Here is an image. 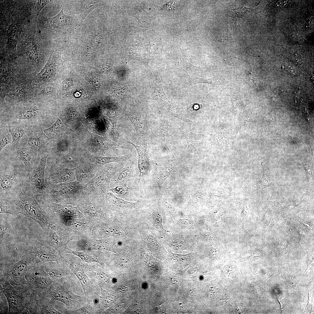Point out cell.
Segmentation results:
<instances>
[{"label":"cell","mask_w":314,"mask_h":314,"mask_svg":"<svg viewBox=\"0 0 314 314\" xmlns=\"http://www.w3.org/2000/svg\"><path fill=\"white\" fill-rule=\"evenodd\" d=\"M0 290L8 304V314H37L38 295L29 288L0 280Z\"/></svg>","instance_id":"6da1fadb"},{"label":"cell","mask_w":314,"mask_h":314,"mask_svg":"<svg viewBox=\"0 0 314 314\" xmlns=\"http://www.w3.org/2000/svg\"><path fill=\"white\" fill-rule=\"evenodd\" d=\"M10 201L20 209V213L35 221L44 231H49L51 221L36 199L28 181Z\"/></svg>","instance_id":"7a4b0ae2"},{"label":"cell","mask_w":314,"mask_h":314,"mask_svg":"<svg viewBox=\"0 0 314 314\" xmlns=\"http://www.w3.org/2000/svg\"><path fill=\"white\" fill-rule=\"evenodd\" d=\"M0 200L10 201L27 181L28 173L25 167L0 166Z\"/></svg>","instance_id":"3957f363"},{"label":"cell","mask_w":314,"mask_h":314,"mask_svg":"<svg viewBox=\"0 0 314 314\" xmlns=\"http://www.w3.org/2000/svg\"><path fill=\"white\" fill-rule=\"evenodd\" d=\"M38 259L34 254L27 252L16 261L1 263L0 280L13 286L27 287L26 275L31 265L41 261Z\"/></svg>","instance_id":"277c9868"},{"label":"cell","mask_w":314,"mask_h":314,"mask_svg":"<svg viewBox=\"0 0 314 314\" xmlns=\"http://www.w3.org/2000/svg\"><path fill=\"white\" fill-rule=\"evenodd\" d=\"M47 292L41 297H46L64 304L71 311L79 308L87 302L85 297L73 293L65 284L56 280Z\"/></svg>","instance_id":"5b68a950"},{"label":"cell","mask_w":314,"mask_h":314,"mask_svg":"<svg viewBox=\"0 0 314 314\" xmlns=\"http://www.w3.org/2000/svg\"><path fill=\"white\" fill-rule=\"evenodd\" d=\"M42 263L38 262L31 265L25 277L27 287L40 297L47 292L54 281L46 274Z\"/></svg>","instance_id":"8992f818"},{"label":"cell","mask_w":314,"mask_h":314,"mask_svg":"<svg viewBox=\"0 0 314 314\" xmlns=\"http://www.w3.org/2000/svg\"><path fill=\"white\" fill-rule=\"evenodd\" d=\"M47 156L40 158L38 165L28 173V183L37 201L40 204L43 201L47 186L45 183V170Z\"/></svg>","instance_id":"52a82bcc"},{"label":"cell","mask_w":314,"mask_h":314,"mask_svg":"<svg viewBox=\"0 0 314 314\" xmlns=\"http://www.w3.org/2000/svg\"><path fill=\"white\" fill-rule=\"evenodd\" d=\"M28 252L34 254L43 263L65 261L60 252L50 245L33 240L28 244Z\"/></svg>","instance_id":"ba28073f"},{"label":"cell","mask_w":314,"mask_h":314,"mask_svg":"<svg viewBox=\"0 0 314 314\" xmlns=\"http://www.w3.org/2000/svg\"><path fill=\"white\" fill-rule=\"evenodd\" d=\"M196 238L194 232L181 231L174 233L169 231L163 237V242L170 247L182 250L187 249L189 247H194L196 243Z\"/></svg>","instance_id":"9c48e42d"},{"label":"cell","mask_w":314,"mask_h":314,"mask_svg":"<svg viewBox=\"0 0 314 314\" xmlns=\"http://www.w3.org/2000/svg\"><path fill=\"white\" fill-rule=\"evenodd\" d=\"M63 8L57 15L47 19V26L50 31L65 35L73 31L77 24L73 17L63 13Z\"/></svg>","instance_id":"30bf717a"},{"label":"cell","mask_w":314,"mask_h":314,"mask_svg":"<svg viewBox=\"0 0 314 314\" xmlns=\"http://www.w3.org/2000/svg\"><path fill=\"white\" fill-rule=\"evenodd\" d=\"M85 262L76 265L70 268L73 274L78 278L85 295L88 298L96 293L99 290L85 272Z\"/></svg>","instance_id":"8fae6325"},{"label":"cell","mask_w":314,"mask_h":314,"mask_svg":"<svg viewBox=\"0 0 314 314\" xmlns=\"http://www.w3.org/2000/svg\"><path fill=\"white\" fill-rule=\"evenodd\" d=\"M17 157L23 163L28 173L32 171L38 165V159L36 149H30L16 144Z\"/></svg>","instance_id":"7c38bea8"},{"label":"cell","mask_w":314,"mask_h":314,"mask_svg":"<svg viewBox=\"0 0 314 314\" xmlns=\"http://www.w3.org/2000/svg\"><path fill=\"white\" fill-rule=\"evenodd\" d=\"M145 212L152 226L163 238L169 231L164 227L163 215L160 206L158 204H154L147 208Z\"/></svg>","instance_id":"4fadbf2b"},{"label":"cell","mask_w":314,"mask_h":314,"mask_svg":"<svg viewBox=\"0 0 314 314\" xmlns=\"http://www.w3.org/2000/svg\"><path fill=\"white\" fill-rule=\"evenodd\" d=\"M65 261L43 263V268L47 275L55 279L73 274L66 263H63Z\"/></svg>","instance_id":"5bb4252c"},{"label":"cell","mask_w":314,"mask_h":314,"mask_svg":"<svg viewBox=\"0 0 314 314\" xmlns=\"http://www.w3.org/2000/svg\"><path fill=\"white\" fill-rule=\"evenodd\" d=\"M128 142L136 149L138 156V168L139 177L138 184L142 181L148 174L150 169V162L146 148L144 146L135 144L129 140Z\"/></svg>","instance_id":"9a60e30c"},{"label":"cell","mask_w":314,"mask_h":314,"mask_svg":"<svg viewBox=\"0 0 314 314\" xmlns=\"http://www.w3.org/2000/svg\"><path fill=\"white\" fill-rule=\"evenodd\" d=\"M108 200L116 211L121 213H128L138 209L141 206L140 201L130 202L116 196L113 193H107Z\"/></svg>","instance_id":"2e32d148"},{"label":"cell","mask_w":314,"mask_h":314,"mask_svg":"<svg viewBox=\"0 0 314 314\" xmlns=\"http://www.w3.org/2000/svg\"><path fill=\"white\" fill-rule=\"evenodd\" d=\"M99 5L98 1H71L70 9L72 13L78 15L83 22L90 12Z\"/></svg>","instance_id":"e0dca14e"},{"label":"cell","mask_w":314,"mask_h":314,"mask_svg":"<svg viewBox=\"0 0 314 314\" xmlns=\"http://www.w3.org/2000/svg\"><path fill=\"white\" fill-rule=\"evenodd\" d=\"M60 54L57 52L51 54L46 64L38 74L36 78L38 79L45 81L51 78L55 74L57 66L62 64Z\"/></svg>","instance_id":"ac0fdd59"},{"label":"cell","mask_w":314,"mask_h":314,"mask_svg":"<svg viewBox=\"0 0 314 314\" xmlns=\"http://www.w3.org/2000/svg\"><path fill=\"white\" fill-rule=\"evenodd\" d=\"M169 226L173 232L175 231L179 233L181 231H188L195 232L197 224L193 215L186 214L177 219Z\"/></svg>","instance_id":"d6986e66"},{"label":"cell","mask_w":314,"mask_h":314,"mask_svg":"<svg viewBox=\"0 0 314 314\" xmlns=\"http://www.w3.org/2000/svg\"><path fill=\"white\" fill-rule=\"evenodd\" d=\"M49 232L50 245L60 252H63L69 241L66 242L61 230L52 225Z\"/></svg>","instance_id":"ffe728a7"},{"label":"cell","mask_w":314,"mask_h":314,"mask_svg":"<svg viewBox=\"0 0 314 314\" xmlns=\"http://www.w3.org/2000/svg\"><path fill=\"white\" fill-rule=\"evenodd\" d=\"M115 243V240L111 238L90 240L86 243L85 249L86 250L108 251L114 252L113 247Z\"/></svg>","instance_id":"44dd1931"},{"label":"cell","mask_w":314,"mask_h":314,"mask_svg":"<svg viewBox=\"0 0 314 314\" xmlns=\"http://www.w3.org/2000/svg\"><path fill=\"white\" fill-rule=\"evenodd\" d=\"M92 142L96 147L99 149L104 151L113 149H130L129 147L119 145L110 139L91 133Z\"/></svg>","instance_id":"7402d4cb"},{"label":"cell","mask_w":314,"mask_h":314,"mask_svg":"<svg viewBox=\"0 0 314 314\" xmlns=\"http://www.w3.org/2000/svg\"><path fill=\"white\" fill-rule=\"evenodd\" d=\"M55 300L38 295L37 306V314H62L55 306Z\"/></svg>","instance_id":"603a6c76"},{"label":"cell","mask_w":314,"mask_h":314,"mask_svg":"<svg viewBox=\"0 0 314 314\" xmlns=\"http://www.w3.org/2000/svg\"><path fill=\"white\" fill-rule=\"evenodd\" d=\"M66 129L65 124L59 118L51 126L43 129L42 131L46 136L49 139L61 140Z\"/></svg>","instance_id":"cb8c5ba5"},{"label":"cell","mask_w":314,"mask_h":314,"mask_svg":"<svg viewBox=\"0 0 314 314\" xmlns=\"http://www.w3.org/2000/svg\"><path fill=\"white\" fill-rule=\"evenodd\" d=\"M63 252L67 254H72L78 257L83 261L88 263L94 262L97 263L101 265L103 263L94 251L91 250H84L83 251H78L72 250L67 246Z\"/></svg>","instance_id":"d4e9b609"},{"label":"cell","mask_w":314,"mask_h":314,"mask_svg":"<svg viewBox=\"0 0 314 314\" xmlns=\"http://www.w3.org/2000/svg\"><path fill=\"white\" fill-rule=\"evenodd\" d=\"M136 174L133 165L128 162L117 174V181L119 184H125L126 181L135 177Z\"/></svg>","instance_id":"484cf974"},{"label":"cell","mask_w":314,"mask_h":314,"mask_svg":"<svg viewBox=\"0 0 314 314\" xmlns=\"http://www.w3.org/2000/svg\"><path fill=\"white\" fill-rule=\"evenodd\" d=\"M162 199L163 200V204L166 211L167 215L165 217V220H167L169 226L178 219L183 217L186 215L183 212L169 204L163 198Z\"/></svg>","instance_id":"4316f807"},{"label":"cell","mask_w":314,"mask_h":314,"mask_svg":"<svg viewBox=\"0 0 314 314\" xmlns=\"http://www.w3.org/2000/svg\"><path fill=\"white\" fill-rule=\"evenodd\" d=\"M132 155L128 154L121 156L115 157H104L92 156V160L100 165H104L112 163H122L126 161L131 158Z\"/></svg>","instance_id":"83f0119b"},{"label":"cell","mask_w":314,"mask_h":314,"mask_svg":"<svg viewBox=\"0 0 314 314\" xmlns=\"http://www.w3.org/2000/svg\"><path fill=\"white\" fill-rule=\"evenodd\" d=\"M144 241L147 246L154 251H159L163 247L162 242L149 229L143 233Z\"/></svg>","instance_id":"f1b7e54d"},{"label":"cell","mask_w":314,"mask_h":314,"mask_svg":"<svg viewBox=\"0 0 314 314\" xmlns=\"http://www.w3.org/2000/svg\"><path fill=\"white\" fill-rule=\"evenodd\" d=\"M151 97V99L157 101L159 103L167 105L170 106H172V103L168 100L164 92L160 81L158 79L156 80V86Z\"/></svg>","instance_id":"f546056e"},{"label":"cell","mask_w":314,"mask_h":314,"mask_svg":"<svg viewBox=\"0 0 314 314\" xmlns=\"http://www.w3.org/2000/svg\"><path fill=\"white\" fill-rule=\"evenodd\" d=\"M43 137L42 133L33 135L28 138V144L31 148L36 150L43 148L46 143Z\"/></svg>","instance_id":"4dcf8cb0"},{"label":"cell","mask_w":314,"mask_h":314,"mask_svg":"<svg viewBox=\"0 0 314 314\" xmlns=\"http://www.w3.org/2000/svg\"><path fill=\"white\" fill-rule=\"evenodd\" d=\"M126 115L137 132L141 134L144 133V123L141 117L138 114L134 113H127Z\"/></svg>","instance_id":"1f68e13d"},{"label":"cell","mask_w":314,"mask_h":314,"mask_svg":"<svg viewBox=\"0 0 314 314\" xmlns=\"http://www.w3.org/2000/svg\"><path fill=\"white\" fill-rule=\"evenodd\" d=\"M98 231L106 236H119L124 233L122 229L111 225H102L98 229Z\"/></svg>","instance_id":"d6a6232c"},{"label":"cell","mask_w":314,"mask_h":314,"mask_svg":"<svg viewBox=\"0 0 314 314\" xmlns=\"http://www.w3.org/2000/svg\"><path fill=\"white\" fill-rule=\"evenodd\" d=\"M39 113V110L33 106L23 107L20 114V117L25 120H29L35 118Z\"/></svg>","instance_id":"836d02e7"},{"label":"cell","mask_w":314,"mask_h":314,"mask_svg":"<svg viewBox=\"0 0 314 314\" xmlns=\"http://www.w3.org/2000/svg\"><path fill=\"white\" fill-rule=\"evenodd\" d=\"M10 132L13 142L17 144H18L20 139L26 133V130L24 126H19L12 128Z\"/></svg>","instance_id":"e575fe53"},{"label":"cell","mask_w":314,"mask_h":314,"mask_svg":"<svg viewBox=\"0 0 314 314\" xmlns=\"http://www.w3.org/2000/svg\"><path fill=\"white\" fill-rule=\"evenodd\" d=\"M26 49L31 60L33 62H36L38 60V54L35 44L32 39L27 42Z\"/></svg>","instance_id":"d590c367"},{"label":"cell","mask_w":314,"mask_h":314,"mask_svg":"<svg viewBox=\"0 0 314 314\" xmlns=\"http://www.w3.org/2000/svg\"><path fill=\"white\" fill-rule=\"evenodd\" d=\"M113 193L122 197H126L131 194L129 188L125 184H119L118 185L113 188H109Z\"/></svg>","instance_id":"8d00e7d4"},{"label":"cell","mask_w":314,"mask_h":314,"mask_svg":"<svg viewBox=\"0 0 314 314\" xmlns=\"http://www.w3.org/2000/svg\"><path fill=\"white\" fill-rule=\"evenodd\" d=\"M180 63L181 68L184 71L192 73L197 71L200 69L199 67L194 66L188 62L181 56L180 57Z\"/></svg>","instance_id":"74e56055"},{"label":"cell","mask_w":314,"mask_h":314,"mask_svg":"<svg viewBox=\"0 0 314 314\" xmlns=\"http://www.w3.org/2000/svg\"><path fill=\"white\" fill-rule=\"evenodd\" d=\"M28 89L26 86H21L13 89L10 93L13 97L16 98L24 97L27 94Z\"/></svg>","instance_id":"f35d334b"},{"label":"cell","mask_w":314,"mask_h":314,"mask_svg":"<svg viewBox=\"0 0 314 314\" xmlns=\"http://www.w3.org/2000/svg\"><path fill=\"white\" fill-rule=\"evenodd\" d=\"M17 207L14 205H5L0 202V213H6L12 215L18 214L20 213V210Z\"/></svg>","instance_id":"ab89813d"},{"label":"cell","mask_w":314,"mask_h":314,"mask_svg":"<svg viewBox=\"0 0 314 314\" xmlns=\"http://www.w3.org/2000/svg\"><path fill=\"white\" fill-rule=\"evenodd\" d=\"M11 138L7 131H1L0 140V151L10 143Z\"/></svg>","instance_id":"60d3db41"},{"label":"cell","mask_w":314,"mask_h":314,"mask_svg":"<svg viewBox=\"0 0 314 314\" xmlns=\"http://www.w3.org/2000/svg\"><path fill=\"white\" fill-rule=\"evenodd\" d=\"M216 82V80L215 79L198 77L192 78L189 81L190 83L192 85L198 83H208L214 86L217 85Z\"/></svg>","instance_id":"b9f144b4"},{"label":"cell","mask_w":314,"mask_h":314,"mask_svg":"<svg viewBox=\"0 0 314 314\" xmlns=\"http://www.w3.org/2000/svg\"><path fill=\"white\" fill-rule=\"evenodd\" d=\"M9 32V41L10 44L15 45L18 36V30L16 27L12 26L10 27Z\"/></svg>","instance_id":"7bdbcfd3"},{"label":"cell","mask_w":314,"mask_h":314,"mask_svg":"<svg viewBox=\"0 0 314 314\" xmlns=\"http://www.w3.org/2000/svg\"><path fill=\"white\" fill-rule=\"evenodd\" d=\"M129 88L126 85H120L116 87L115 89V94L116 95H120L124 94L127 92Z\"/></svg>","instance_id":"ee69618b"},{"label":"cell","mask_w":314,"mask_h":314,"mask_svg":"<svg viewBox=\"0 0 314 314\" xmlns=\"http://www.w3.org/2000/svg\"><path fill=\"white\" fill-rule=\"evenodd\" d=\"M87 76V78L89 80H90V82L93 85L97 88H99L100 87V83L98 78L90 74L88 75Z\"/></svg>","instance_id":"f6af8a7d"},{"label":"cell","mask_w":314,"mask_h":314,"mask_svg":"<svg viewBox=\"0 0 314 314\" xmlns=\"http://www.w3.org/2000/svg\"><path fill=\"white\" fill-rule=\"evenodd\" d=\"M8 226L5 224L1 222L0 226V238L1 240L6 234L8 229Z\"/></svg>","instance_id":"bcb514c9"},{"label":"cell","mask_w":314,"mask_h":314,"mask_svg":"<svg viewBox=\"0 0 314 314\" xmlns=\"http://www.w3.org/2000/svg\"><path fill=\"white\" fill-rule=\"evenodd\" d=\"M103 69L106 73H111L113 69V67L110 64H105L104 65L103 67Z\"/></svg>","instance_id":"7dc6e473"},{"label":"cell","mask_w":314,"mask_h":314,"mask_svg":"<svg viewBox=\"0 0 314 314\" xmlns=\"http://www.w3.org/2000/svg\"><path fill=\"white\" fill-rule=\"evenodd\" d=\"M47 3V1H39L37 3L36 10L37 12L39 13L41 9Z\"/></svg>","instance_id":"c3c4849f"},{"label":"cell","mask_w":314,"mask_h":314,"mask_svg":"<svg viewBox=\"0 0 314 314\" xmlns=\"http://www.w3.org/2000/svg\"><path fill=\"white\" fill-rule=\"evenodd\" d=\"M53 89L51 87L47 86L44 88L41 91L42 93L44 94H50L53 92Z\"/></svg>","instance_id":"681fc988"},{"label":"cell","mask_w":314,"mask_h":314,"mask_svg":"<svg viewBox=\"0 0 314 314\" xmlns=\"http://www.w3.org/2000/svg\"><path fill=\"white\" fill-rule=\"evenodd\" d=\"M284 66L285 69L287 71H288L292 73H294L295 69H293L291 66L290 65H285Z\"/></svg>","instance_id":"f907efd6"},{"label":"cell","mask_w":314,"mask_h":314,"mask_svg":"<svg viewBox=\"0 0 314 314\" xmlns=\"http://www.w3.org/2000/svg\"><path fill=\"white\" fill-rule=\"evenodd\" d=\"M198 106H198V105H197V104H195V105H192V106L191 107V109H192L193 110H195L197 109H198Z\"/></svg>","instance_id":"816d5d0a"},{"label":"cell","mask_w":314,"mask_h":314,"mask_svg":"<svg viewBox=\"0 0 314 314\" xmlns=\"http://www.w3.org/2000/svg\"><path fill=\"white\" fill-rule=\"evenodd\" d=\"M279 300V303H280V305H281V309H282V304H281V301H279V300Z\"/></svg>","instance_id":"f5cc1de1"}]
</instances>
